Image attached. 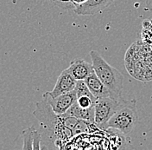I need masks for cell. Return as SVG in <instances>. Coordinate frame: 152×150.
Listing matches in <instances>:
<instances>
[{
  "mask_svg": "<svg viewBox=\"0 0 152 150\" xmlns=\"http://www.w3.org/2000/svg\"><path fill=\"white\" fill-rule=\"evenodd\" d=\"M33 115L40 122L38 131L42 136V149H59L58 142L67 141L74 137L73 130L64 124V115L55 112L45 98L42 97L36 104Z\"/></svg>",
  "mask_w": 152,
  "mask_h": 150,
  "instance_id": "1",
  "label": "cell"
},
{
  "mask_svg": "<svg viewBox=\"0 0 152 150\" xmlns=\"http://www.w3.org/2000/svg\"><path fill=\"white\" fill-rule=\"evenodd\" d=\"M90 56L94 72L108 89L110 96L114 99H121L124 84V75L121 72L110 65L98 51L91 50Z\"/></svg>",
  "mask_w": 152,
  "mask_h": 150,
  "instance_id": "2",
  "label": "cell"
},
{
  "mask_svg": "<svg viewBox=\"0 0 152 150\" xmlns=\"http://www.w3.org/2000/svg\"><path fill=\"white\" fill-rule=\"evenodd\" d=\"M137 122L136 100H124L117 109L116 112L106 124V129H114L124 134H129L132 131Z\"/></svg>",
  "mask_w": 152,
  "mask_h": 150,
  "instance_id": "3",
  "label": "cell"
},
{
  "mask_svg": "<svg viewBox=\"0 0 152 150\" xmlns=\"http://www.w3.org/2000/svg\"><path fill=\"white\" fill-rule=\"evenodd\" d=\"M123 98L114 99L111 96L98 98L94 104V123L102 130H105L106 124L116 112Z\"/></svg>",
  "mask_w": 152,
  "mask_h": 150,
  "instance_id": "4",
  "label": "cell"
},
{
  "mask_svg": "<svg viewBox=\"0 0 152 150\" xmlns=\"http://www.w3.org/2000/svg\"><path fill=\"white\" fill-rule=\"evenodd\" d=\"M42 97L47 100L53 110L58 115L66 113L71 108V106L77 101V95L75 89L56 97L51 96L48 94V92H46L43 94Z\"/></svg>",
  "mask_w": 152,
  "mask_h": 150,
  "instance_id": "5",
  "label": "cell"
},
{
  "mask_svg": "<svg viewBox=\"0 0 152 150\" xmlns=\"http://www.w3.org/2000/svg\"><path fill=\"white\" fill-rule=\"evenodd\" d=\"M76 83L77 80L72 75L68 69H66L58 76L53 90L48 91V94L53 97H56L60 95L70 92L75 89Z\"/></svg>",
  "mask_w": 152,
  "mask_h": 150,
  "instance_id": "6",
  "label": "cell"
},
{
  "mask_svg": "<svg viewBox=\"0 0 152 150\" xmlns=\"http://www.w3.org/2000/svg\"><path fill=\"white\" fill-rule=\"evenodd\" d=\"M115 0H87L82 4L76 6L74 11L80 16H93L102 12Z\"/></svg>",
  "mask_w": 152,
  "mask_h": 150,
  "instance_id": "7",
  "label": "cell"
},
{
  "mask_svg": "<svg viewBox=\"0 0 152 150\" xmlns=\"http://www.w3.org/2000/svg\"><path fill=\"white\" fill-rule=\"evenodd\" d=\"M67 69L76 80H85L94 70L93 64L80 58L73 60Z\"/></svg>",
  "mask_w": 152,
  "mask_h": 150,
  "instance_id": "8",
  "label": "cell"
},
{
  "mask_svg": "<svg viewBox=\"0 0 152 150\" xmlns=\"http://www.w3.org/2000/svg\"><path fill=\"white\" fill-rule=\"evenodd\" d=\"M87 87L89 88L92 94L97 98L110 96V92L105 85L101 82V80L96 75L94 70L85 79Z\"/></svg>",
  "mask_w": 152,
  "mask_h": 150,
  "instance_id": "9",
  "label": "cell"
},
{
  "mask_svg": "<svg viewBox=\"0 0 152 150\" xmlns=\"http://www.w3.org/2000/svg\"><path fill=\"white\" fill-rule=\"evenodd\" d=\"M66 114L72 115L79 120H86L91 122H94V106L88 109L81 108L76 101L66 111Z\"/></svg>",
  "mask_w": 152,
  "mask_h": 150,
  "instance_id": "10",
  "label": "cell"
},
{
  "mask_svg": "<svg viewBox=\"0 0 152 150\" xmlns=\"http://www.w3.org/2000/svg\"><path fill=\"white\" fill-rule=\"evenodd\" d=\"M95 127L97 126L95 125L94 122H91L86 120H78V122L76 123L75 127L73 129V134L74 136H76L84 133L94 132Z\"/></svg>",
  "mask_w": 152,
  "mask_h": 150,
  "instance_id": "11",
  "label": "cell"
},
{
  "mask_svg": "<svg viewBox=\"0 0 152 150\" xmlns=\"http://www.w3.org/2000/svg\"><path fill=\"white\" fill-rule=\"evenodd\" d=\"M35 128L31 127L22 132L23 137V149H33V136Z\"/></svg>",
  "mask_w": 152,
  "mask_h": 150,
  "instance_id": "12",
  "label": "cell"
},
{
  "mask_svg": "<svg viewBox=\"0 0 152 150\" xmlns=\"http://www.w3.org/2000/svg\"><path fill=\"white\" fill-rule=\"evenodd\" d=\"M75 90L76 95H77V98L80 96L86 95V96H90L92 98L98 99L97 97H95L94 95L92 94V92L90 91L89 88L87 87V85L86 83L85 80H77Z\"/></svg>",
  "mask_w": 152,
  "mask_h": 150,
  "instance_id": "13",
  "label": "cell"
},
{
  "mask_svg": "<svg viewBox=\"0 0 152 150\" xmlns=\"http://www.w3.org/2000/svg\"><path fill=\"white\" fill-rule=\"evenodd\" d=\"M96 101H97L96 98H92V97L86 96V95L80 96V97L77 98V103L81 108H85V109H88V108L94 107Z\"/></svg>",
  "mask_w": 152,
  "mask_h": 150,
  "instance_id": "14",
  "label": "cell"
},
{
  "mask_svg": "<svg viewBox=\"0 0 152 150\" xmlns=\"http://www.w3.org/2000/svg\"><path fill=\"white\" fill-rule=\"evenodd\" d=\"M54 5L63 10H74L75 4L72 0H49Z\"/></svg>",
  "mask_w": 152,
  "mask_h": 150,
  "instance_id": "15",
  "label": "cell"
},
{
  "mask_svg": "<svg viewBox=\"0 0 152 150\" xmlns=\"http://www.w3.org/2000/svg\"><path fill=\"white\" fill-rule=\"evenodd\" d=\"M42 149V136L40 132L35 129L33 136V150Z\"/></svg>",
  "mask_w": 152,
  "mask_h": 150,
  "instance_id": "16",
  "label": "cell"
},
{
  "mask_svg": "<svg viewBox=\"0 0 152 150\" xmlns=\"http://www.w3.org/2000/svg\"><path fill=\"white\" fill-rule=\"evenodd\" d=\"M87 0H72V2H73V4H75V6H78V5H80V4H84L85 2H86Z\"/></svg>",
  "mask_w": 152,
  "mask_h": 150,
  "instance_id": "17",
  "label": "cell"
},
{
  "mask_svg": "<svg viewBox=\"0 0 152 150\" xmlns=\"http://www.w3.org/2000/svg\"><path fill=\"white\" fill-rule=\"evenodd\" d=\"M146 1V6L150 10H152V0H145Z\"/></svg>",
  "mask_w": 152,
  "mask_h": 150,
  "instance_id": "18",
  "label": "cell"
}]
</instances>
